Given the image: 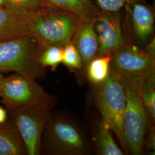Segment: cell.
<instances>
[{"mask_svg":"<svg viewBox=\"0 0 155 155\" xmlns=\"http://www.w3.org/2000/svg\"><path fill=\"white\" fill-rule=\"evenodd\" d=\"M94 29L99 43L98 56L111 55L126 43L118 12L101 9L95 17Z\"/></svg>","mask_w":155,"mask_h":155,"instance_id":"cell-9","label":"cell"},{"mask_svg":"<svg viewBox=\"0 0 155 155\" xmlns=\"http://www.w3.org/2000/svg\"><path fill=\"white\" fill-rule=\"evenodd\" d=\"M8 115L7 110L0 106V124L5 122L8 118Z\"/></svg>","mask_w":155,"mask_h":155,"instance_id":"cell-24","label":"cell"},{"mask_svg":"<svg viewBox=\"0 0 155 155\" xmlns=\"http://www.w3.org/2000/svg\"><path fill=\"white\" fill-rule=\"evenodd\" d=\"M95 87L94 99L102 117L101 122L116 135L125 153L123 116L127 98L122 78L111 68L105 81Z\"/></svg>","mask_w":155,"mask_h":155,"instance_id":"cell-4","label":"cell"},{"mask_svg":"<svg viewBox=\"0 0 155 155\" xmlns=\"http://www.w3.org/2000/svg\"><path fill=\"white\" fill-rule=\"evenodd\" d=\"M91 152L88 140L75 122L51 114L42 134L40 154L85 155Z\"/></svg>","mask_w":155,"mask_h":155,"instance_id":"cell-3","label":"cell"},{"mask_svg":"<svg viewBox=\"0 0 155 155\" xmlns=\"http://www.w3.org/2000/svg\"><path fill=\"white\" fill-rule=\"evenodd\" d=\"M146 51H147L148 53H150L152 55H155V38L152 39V40L147 45L146 48L144 49Z\"/></svg>","mask_w":155,"mask_h":155,"instance_id":"cell-23","label":"cell"},{"mask_svg":"<svg viewBox=\"0 0 155 155\" xmlns=\"http://www.w3.org/2000/svg\"><path fill=\"white\" fill-rule=\"evenodd\" d=\"M155 128L153 123L149 120L144 138V145H146L149 150H155Z\"/></svg>","mask_w":155,"mask_h":155,"instance_id":"cell-22","label":"cell"},{"mask_svg":"<svg viewBox=\"0 0 155 155\" xmlns=\"http://www.w3.org/2000/svg\"><path fill=\"white\" fill-rule=\"evenodd\" d=\"M52 8L70 12L84 21L94 18L99 13L98 8L91 0H43Z\"/></svg>","mask_w":155,"mask_h":155,"instance_id":"cell-14","label":"cell"},{"mask_svg":"<svg viewBox=\"0 0 155 155\" xmlns=\"http://www.w3.org/2000/svg\"><path fill=\"white\" fill-rule=\"evenodd\" d=\"M45 48L29 35L0 41V72H13L34 80L44 77L46 68L39 58Z\"/></svg>","mask_w":155,"mask_h":155,"instance_id":"cell-1","label":"cell"},{"mask_svg":"<svg viewBox=\"0 0 155 155\" xmlns=\"http://www.w3.org/2000/svg\"><path fill=\"white\" fill-rule=\"evenodd\" d=\"M82 20L70 12L46 7L34 13L28 29L43 47H64L72 38Z\"/></svg>","mask_w":155,"mask_h":155,"instance_id":"cell-2","label":"cell"},{"mask_svg":"<svg viewBox=\"0 0 155 155\" xmlns=\"http://www.w3.org/2000/svg\"><path fill=\"white\" fill-rule=\"evenodd\" d=\"M111 55L97 56L87 65V76L94 86L104 82L110 71Z\"/></svg>","mask_w":155,"mask_h":155,"instance_id":"cell-16","label":"cell"},{"mask_svg":"<svg viewBox=\"0 0 155 155\" xmlns=\"http://www.w3.org/2000/svg\"><path fill=\"white\" fill-rule=\"evenodd\" d=\"M94 21L95 17L82 21L71 40L84 66L98 55L99 43L94 29Z\"/></svg>","mask_w":155,"mask_h":155,"instance_id":"cell-11","label":"cell"},{"mask_svg":"<svg viewBox=\"0 0 155 155\" xmlns=\"http://www.w3.org/2000/svg\"><path fill=\"white\" fill-rule=\"evenodd\" d=\"M125 6L129 12L136 37L140 41H146L154 28L153 10L144 0H127Z\"/></svg>","mask_w":155,"mask_h":155,"instance_id":"cell-10","label":"cell"},{"mask_svg":"<svg viewBox=\"0 0 155 155\" xmlns=\"http://www.w3.org/2000/svg\"><path fill=\"white\" fill-rule=\"evenodd\" d=\"M61 63L70 70H80L83 66L81 57L72 41L63 47Z\"/></svg>","mask_w":155,"mask_h":155,"instance_id":"cell-20","label":"cell"},{"mask_svg":"<svg viewBox=\"0 0 155 155\" xmlns=\"http://www.w3.org/2000/svg\"><path fill=\"white\" fill-rule=\"evenodd\" d=\"M4 76L3 75L2 73L0 72V88H1V84L2 82V81L4 79Z\"/></svg>","mask_w":155,"mask_h":155,"instance_id":"cell-25","label":"cell"},{"mask_svg":"<svg viewBox=\"0 0 155 155\" xmlns=\"http://www.w3.org/2000/svg\"><path fill=\"white\" fill-rule=\"evenodd\" d=\"M35 12H21L5 7L0 9V41L28 35L29 22Z\"/></svg>","mask_w":155,"mask_h":155,"instance_id":"cell-12","label":"cell"},{"mask_svg":"<svg viewBox=\"0 0 155 155\" xmlns=\"http://www.w3.org/2000/svg\"><path fill=\"white\" fill-rule=\"evenodd\" d=\"M63 48L56 45H50L45 47L39 58L40 64L45 67H50L55 70L62 61Z\"/></svg>","mask_w":155,"mask_h":155,"instance_id":"cell-19","label":"cell"},{"mask_svg":"<svg viewBox=\"0 0 155 155\" xmlns=\"http://www.w3.org/2000/svg\"><path fill=\"white\" fill-rule=\"evenodd\" d=\"M121 78L127 98L123 116L124 136L127 152L133 155H141L143 152L145 134L149 120L134 84L127 79Z\"/></svg>","mask_w":155,"mask_h":155,"instance_id":"cell-6","label":"cell"},{"mask_svg":"<svg viewBox=\"0 0 155 155\" xmlns=\"http://www.w3.org/2000/svg\"><path fill=\"white\" fill-rule=\"evenodd\" d=\"M54 98L40 103L6 109L25 145L27 155L40 154L45 126L52 114Z\"/></svg>","mask_w":155,"mask_h":155,"instance_id":"cell-5","label":"cell"},{"mask_svg":"<svg viewBox=\"0 0 155 155\" xmlns=\"http://www.w3.org/2000/svg\"><path fill=\"white\" fill-rule=\"evenodd\" d=\"M0 97L6 109L35 104L53 98L35 80L17 73L4 77Z\"/></svg>","mask_w":155,"mask_h":155,"instance_id":"cell-7","label":"cell"},{"mask_svg":"<svg viewBox=\"0 0 155 155\" xmlns=\"http://www.w3.org/2000/svg\"><path fill=\"white\" fill-rule=\"evenodd\" d=\"M112 69L121 77L140 79L155 75V56L145 50L125 43L111 54Z\"/></svg>","mask_w":155,"mask_h":155,"instance_id":"cell-8","label":"cell"},{"mask_svg":"<svg viewBox=\"0 0 155 155\" xmlns=\"http://www.w3.org/2000/svg\"><path fill=\"white\" fill-rule=\"evenodd\" d=\"M112 132L101 122L96 134V147L99 155H122L123 150L117 144Z\"/></svg>","mask_w":155,"mask_h":155,"instance_id":"cell-17","label":"cell"},{"mask_svg":"<svg viewBox=\"0 0 155 155\" xmlns=\"http://www.w3.org/2000/svg\"><path fill=\"white\" fill-rule=\"evenodd\" d=\"M2 0H0V6L2 5Z\"/></svg>","mask_w":155,"mask_h":155,"instance_id":"cell-26","label":"cell"},{"mask_svg":"<svg viewBox=\"0 0 155 155\" xmlns=\"http://www.w3.org/2000/svg\"><path fill=\"white\" fill-rule=\"evenodd\" d=\"M2 5L16 11L32 13L49 7L43 0H2Z\"/></svg>","mask_w":155,"mask_h":155,"instance_id":"cell-18","label":"cell"},{"mask_svg":"<svg viewBox=\"0 0 155 155\" xmlns=\"http://www.w3.org/2000/svg\"><path fill=\"white\" fill-rule=\"evenodd\" d=\"M100 9L104 11L118 12L125 6L127 0H95Z\"/></svg>","mask_w":155,"mask_h":155,"instance_id":"cell-21","label":"cell"},{"mask_svg":"<svg viewBox=\"0 0 155 155\" xmlns=\"http://www.w3.org/2000/svg\"><path fill=\"white\" fill-rule=\"evenodd\" d=\"M0 155H27L22 137L10 118L0 124Z\"/></svg>","mask_w":155,"mask_h":155,"instance_id":"cell-13","label":"cell"},{"mask_svg":"<svg viewBox=\"0 0 155 155\" xmlns=\"http://www.w3.org/2000/svg\"><path fill=\"white\" fill-rule=\"evenodd\" d=\"M155 75L140 79H127L133 82L142 101L148 120L155 123Z\"/></svg>","mask_w":155,"mask_h":155,"instance_id":"cell-15","label":"cell"}]
</instances>
